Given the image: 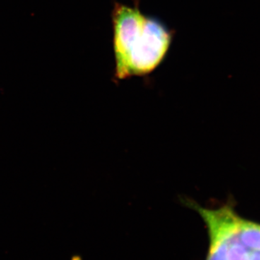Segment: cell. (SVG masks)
Returning <instances> with one entry per match:
<instances>
[{"label":"cell","instance_id":"obj_1","mask_svg":"<svg viewBox=\"0 0 260 260\" xmlns=\"http://www.w3.org/2000/svg\"><path fill=\"white\" fill-rule=\"evenodd\" d=\"M114 78L122 80L150 75L167 56L174 30L138 4L114 3L112 11Z\"/></svg>","mask_w":260,"mask_h":260},{"label":"cell","instance_id":"obj_2","mask_svg":"<svg viewBox=\"0 0 260 260\" xmlns=\"http://www.w3.org/2000/svg\"><path fill=\"white\" fill-rule=\"evenodd\" d=\"M188 208L198 212L208 231L206 260H260V224L242 218L232 203L205 208L189 199Z\"/></svg>","mask_w":260,"mask_h":260}]
</instances>
